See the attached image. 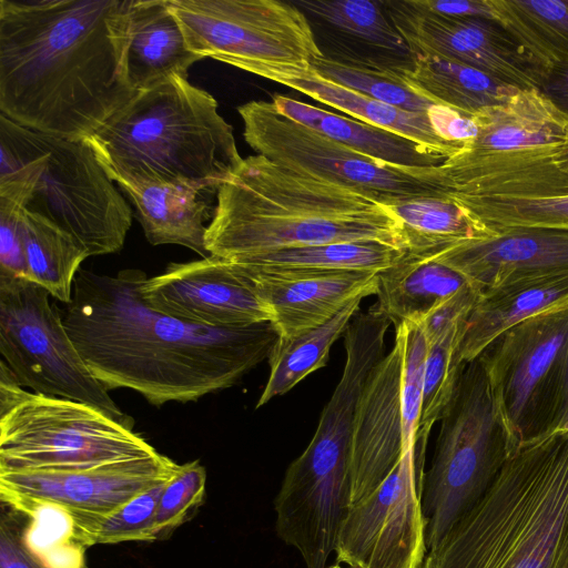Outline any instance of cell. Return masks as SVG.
<instances>
[{
	"mask_svg": "<svg viewBox=\"0 0 568 568\" xmlns=\"http://www.w3.org/2000/svg\"><path fill=\"white\" fill-rule=\"evenodd\" d=\"M141 270L103 275L80 268L63 324L93 376L151 405L196 402L237 384L268 358L280 335L273 322L209 327L150 307Z\"/></svg>",
	"mask_w": 568,
	"mask_h": 568,
	"instance_id": "cell-1",
	"label": "cell"
},
{
	"mask_svg": "<svg viewBox=\"0 0 568 568\" xmlns=\"http://www.w3.org/2000/svg\"><path fill=\"white\" fill-rule=\"evenodd\" d=\"M131 1L0 0L1 114L78 140L126 105Z\"/></svg>",
	"mask_w": 568,
	"mask_h": 568,
	"instance_id": "cell-2",
	"label": "cell"
},
{
	"mask_svg": "<svg viewBox=\"0 0 568 568\" xmlns=\"http://www.w3.org/2000/svg\"><path fill=\"white\" fill-rule=\"evenodd\" d=\"M354 241H383L406 250L402 223L386 205L260 154L243 159L220 185L205 234L210 255L227 262Z\"/></svg>",
	"mask_w": 568,
	"mask_h": 568,
	"instance_id": "cell-3",
	"label": "cell"
},
{
	"mask_svg": "<svg viewBox=\"0 0 568 568\" xmlns=\"http://www.w3.org/2000/svg\"><path fill=\"white\" fill-rule=\"evenodd\" d=\"M420 568H568V433L521 443Z\"/></svg>",
	"mask_w": 568,
	"mask_h": 568,
	"instance_id": "cell-4",
	"label": "cell"
},
{
	"mask_svg": "<svg viewBox=\"0 0 568 568\" xmlns=\"http://www.w3.org/2000/svg\"><path fill=\"white\" fill-rule=\"evenodd\" d=\"M217 106L207 91L172 75L138 92L87 140L118 184L159 182L217 192L243 161Z\"/></svg>",
	"mask_w": 568,
	"mask_h": 568,
	"instance_id": "cell-5",
	"label": "cell"
},
{
	"mask_svg": "<svg viewBox=\"0 0 568 568\" xmlns=\"http://www.w3.org/2000/svg\"><path fill=\"white\" fill-rule=\"evenodd\" d=\"M28 171L26 209L72 235L90 256L121 251L132 209L87 139L28 129L0 113V176Z\"/></svg>",
	"mask_w": 568,
	"mask_h": 568,
	"instance_id": "cell-6",
	"label": "cell"
},
{
	"mask_svg": "<svg viewBox=\"0 0 568 568\" xmlns=\"http://www.w3.org/2000/svg\"><path fill=\"white\" fill-rule=\"evenodd\" d=\"M517 447L481 362L467 363L440 418L432 466L424 474L427 550L483 497Z\"/></svg>",
	"mask_w": 568,
	"mask_h": 568,
	"instance_id": "cell-7",
	"label": "cell"
},
{
	"mask_svg": "<svg viewBox=\"0 0 568 568\" xmlns=\"http://www.w3.org/2000/svg\"><path fill=\"white\" fill-rule=\"evenodd\" d=\"M156 453L91 405L22 387L0 405V470L91 468Z\"/></svg>",
	"mask_w": 568,
	"mask_h": 568,
	"instance_id": "cell-8",
	"label": "cell"
},
{
	"mask_svg": "<svg viewBox=\"0 0 568 568\" xmlns=\"http://www.w3.org/2000/svg\"><path fill=\"white\" fill-rule=\"evenodd\" d=\"M187 49L278 82L308 70L323 53L292 1L168 0Z\"/></svg>",
	"mask_w": 568,
	"mask_h": 568,
	"instance_id": "cell-9",
	"label": "cell"
},
{
	"mask_svg": "<svg viewBox=\"0 0 568 568\" xmlns=\"http://www.w3.org/2000/svg\"><path fill=\"white\" fill-rule=\"evenodd\" d=\"M237 112L246 143L286 169L356 191L384 205L448 195L440 165L407 168L368 158L286 116L272 101H250Z\"/></svg>",
	"mask_w": 568,
	"mask_h": 568,
	"instance_id": "cell-10",
	"label": "cell"
},
{
	"mask_svg": "<svg viewBox=\"0 0 568 568\" xmlns=\"http://www.w3.org/2000/svg\"><path fill=\"white\" fill-rule=\"evenodd\" d=\"M50 294L24 278H0V354L21 386L104 412L133 428L93 376L71 339Z\"/></svg>",
	"mask_w": 568,
	"mask_h": 568,
	"instance_id": "cell-11",
	"label": "cell"
},
{
	"mask_svg": "<svg viewBox=\"0 0 568 568\" xmlns=\"http://www.w3.org/2000/svg\"><path fill=\"white\" fill-rule=\"evenodd\" d=\"M179 466L156 453L91 468L0 470V500L26 516L42 506L63 510L72 521L75 540L83 546L85 536L101 521L169 480Z\"/></svg>",
	"mask_w": 568,
	"mask_h": 568,
	"instance_id": "cell-12",
	"label": "cell"
},
{
	"mask_svg": "<svg viewBox=\"0 0 568 568\" xmlns=\"http://www.w3.org/2000/svg\"><path fill=\"white\" fill-rule=\"evenodd\" d=\"M425 450L409 448L339 528L335 555L346 568H420L427 554L422 509Z\"/></svg>",
	"mask_w": 568,
	"mask_h": 568,
	"instance_id": "cell-13",
	"label": "cell"
},
{
	"mask_svg": "<svg viewBox=\"0 0 568 568\" xmlns=\"http://www.w3.org/2000/svg\"><path fill=\"white\" fill-rule=\"evenodd\" d=\"M568 341V305L525 320L477 358L517 445L544 435L557 365Z\"/></svg>",
	"mask_w": 568,
	"mask_h": 568,
	"instance_id": "cell-14",
	"label": "cell"
},
{
	"mask_svg": "<svg viewBox=\"0 0 568 568\" xmlns=\"http://www.w3.org/2000/svg\"><path fill=\"white\" fill-rule=\"evenodd\" d=\"M383 2L416 55L459 62L518 89H540L542 69L496 19L446 16L429 10L420 0Z\"/></svg>",
	"mask_w": 568,
	"mask_h": 568,
	"instance_id": "cell-15",
	"label": "cell"
},
{
	"mask_svg": "<svg viewBox=\"0 0 568 568\" xmlns=\"http://www.w3.org/2000/svg\"><path fill=\"white\" fill-rule=\"evenodd\" d=\"M140 294L155 311L202 326L244 327L273 318L252 282L215 255L169 264L142 281Z\"/></svg>",
	"mask_w": 568,
	"mask_h": 568,
	"instance_id": "cell-16",
	"label": "cell"
},
{
	"mask_svg": "<svg viewBox=\"0 0 568 568\" xmlns=\"http://www.w3.org/2000/svg\"><path fill=\"white\" fill-rule=\"evenodd\" d=\"M402 366V343L395 335L357 403L349 450L351 506L372 493L409 449L404 442Z\"/></svg>",
	"mask_w": 568,
	"mask_h": 568,
	"instance_id": "cell-17",
	"label": "cell"
},
{
	"mask_svg": "<svg viewBox=\"0 0 568 568\" xmlns=\"http://www.w3.org/2000/svg\"><path fill=\"white\" fill-rule=\"evenodd\" d=\"M432 258L481 295L521 280L568 274V230L510 229L450 246Z\"/></svg>",
	"mask_w": 568,
	"mask_h": 568,
	"instance_id": "cell-18",
	"label": "cell"
},
{
	"mask_svg": "<svg viewBox=\"0 0 568 568\" xmlns=\"http://www.w3.org/2000/svg\"><path fill=\"white\" fill-rule=\"evenodd\" d=\"M235 266L267 304L281 338L333 318L352 300L376 294L377 273Z\"/></svg>",
	"mask_w": 568,
	"mask_h": 568,
	"instance_id": "cell-19",
	"label": "cell"
},
{
	"mask_svg": "<svg viewBox=\"0 0 568 568\" xmlns=\"http://www.w3.org/2000/svg\"><path fill=\"white\" fill-rule=\"evenodd\" d=\"M315 23L333 54L327 59L356 67L404 74L416 54L395 28L383 1L295 0ZM326 58V57H325Z\"/></svg>",
	"mask_w": 568,
	"mask_h": 568,
	"instance_id": "cell-20",
	"label": "cell"
},
{
	"mask_svg": "<svg viewBox=\"0 0 568 568\" xmlns=\"http://www.w3.org/2000/svg\"><path fill=\"white\" fill-rule=\"evenodd\" d=\"M476 138L446 165H467L561 145L568 139V115L538 89H520L508 101L474 118Z\"/></svg>",
	"mask_w": 568,
	"mask_h": 568,
	"instance_id": "cell-21",
	"label": "cell"
},
{
	"mask_svg": "<svg viewBox=\"0 0 568 568\" xmlns=\"http://www.w3.org/2000/svg\"><path fill=\"white\" fill-rule=\"evenodd\" d=\"M203 59L190 51L168 0H132L128 75L138 92L149 90L172 75L187 78L189 68Z\"/></svg>",
	"mask_w": 568,
	"mask_h": 568,
	"instance_id": "cell-22",
	"label": "cell"
},
{
	"mask_svg": "<svg viewBox=\"0 0 568 568\" xmlns=\"http://www.w3.org/2000/svg\"><path fill=\"white\" fill-rule=\"evenodd\" d=\"M568 305V274L521 280L480 296L460 343V359H476L497 337L545 311Z\"/></svg>",
	"mask_w": 568,
	"mask_h": 568,
	"instance_id": "cell-23",
	"label": "cell"
},
{
	"mask_svg": "<svg viewBox=\"0 0 568 568\" xmlns=\"http://www.w3.org/2000/svg\"><path fill=\"white\" fill-rule=\"evenodd\" d=\"M119 186L132 201L144 235L152 245L185 246L201 257L205 245L209 205L206 192L192 186L159 182H123Z\"/></svg>",
	"mask_w": 568,
	"mask_h": 568,
	"instance_id": "cell-24",
	"label": "cell"
},
{
	"mask_svg": "<svg viewBox=\"0 0 568 568\" xmlns=\"http://www.w3.org/2000/svg\"><path fill=\"white\" fill-rule=\"evenodd\" d=\"M272 102L286 116L368 158L399 166L436 168L447 159L392 131L337 115L293 98L275 94Z\"/></svg>",
	"mask_w": 568,
	"mask_h": 568,
	"instance_id": "cell-25",
	"label": "cell"
},
{
	"mask_svg": "<svg viewBox=\"0 0 568 568\" xmlns=\"http://www.w3.org/2000/svg\"><path fill=\"white\" fill-rule=\"evenodd\" d=\"M278 83L337 109L358 121L406 136L447 160L462 149L438 135L427 113L412 112L381 102L320 77L312 68L282 78Z\"/></svg>",
	"mask_w": 568,
	"mask_h": 568,
	"instance_id": "cell-26",
	"label": "cell"
},
{
	"mask_svg": "<svg viewBox=\"0 0 568 568\" xmlns=\"http://www.w3.org/2000/svg\"><path fill=\"white\" fill-rule=\"evenodd\" d=\"M377 277L375 305L395 327L405 321L420 323L442 301L467 284L443 263L408 252Z\"/></svg>",
	"mask_w": 568,
	"mask_h": 568,
	"instance_id": "cell-27",
	"label": "cell"
},
{
	"mask_svg": "<svg viewBox=\"0 0 568 568\" xmlns=\"http://www.w3.org/2000/svg\"><path fill=\"white\" fill-rule=\"evenodd\" d=\"M402 77L418 94L470 118L520 90L476 68L430 55H416L412 70Z\"/></svg>",
	"mask_w": 568,
	"mask_h": 568,
	"instance_id": "cell-28",
	"label": "cell"
},
{
	"mask_svg": "<svg viewBox=\"0 0 568 568\" xmlns=\"http://www.w3.org/2000/svg\"><path fill=\"white\" fill-rule=\"evenodd\" d=\"M400 221L406 251L433 257L456 244L495 235L449 195L386 205Z\"/></svg>",
	"mask_w": 568,
	"mask_h": 568,
	"instance_id": "cell-29",
	"label": "cell"
},
{
	"mask_svg": "<svg viewBox=\"0 0 568 568\" xmlns=\"http://www.w3.org/2000/svg\"><path fill=\"white\" fill-rule=\"evenodd\" d=\"M406 253L404 247L383 241H354L280 248L229 263L252 268L379 273L394 265Z\"/></svg>",
	"mask_w": 568,
	"mask_h": 568,
	"instance_id": "cell-30",
	"label": "cell"
},
{
	"mask_svg": "<svg viewBox=\"0 0 568 568\" xmlns=\"http://www.w3.org/2000/svg\"><path fill=\"white\" fill-rule=\"evenodd\" d=\"M364 298L352 300L323 325L291 338L278 337L267 358L270 374L256 408L284 395L310 374L326 366L332 345L344 335Z\"/></svg>",
	"mask_w": 568,
	"mask_h": 568,
	"instance_id": "cell-31",
	"label": "cell"
},
{
	"mask_svg": "<svg viewBox=\"0 0 568 568\" xmlns=\"http://www.w3.org/2000/svg\"><path fill=\"white\" fill-rule=\"evenodd\" d=\"M22 232L27 280L62 304H68L81 263L90 256L88 250L51 221L27 209Z\"/></svg>",
	"mask_w": 568,
	"mask_h": 568,
	"instance_id": "cell-32",
	"label": "cell"
},
{
	"mask_svg": "<svg viewBox=\"0 0 568 568\" xmlns=\"http://www.w3.org/2000/svg\"><path fill=\"white\" fill-rule=\"evenodd\" d=\"M495 19L542 69L568 62V0H490Z\"/></svg>",
	"mask_w": 568,
	"mask_h": 568,
	"instance_id": "cell-33",
	"label": "cell"
},
{
	"mask_svg": "<svg viewBox=\"0 0 568 568\" xmlns=\"http://www.w3.org/2000/svg\"><path fill=\"white\" fill-rule=\"evenodd\" d=\"M448 195L491 233L521 227L568 230V193L547 197Z\"/></svg>",
	"mask_w": 568,
	"mask_h": 568,
	"instance_id": "cell-34",
	"label": "cell"
},
{
	"mask_svg": "<svg viewBox=\"0 0 568 568\" xmlns=\"http://www.w3.org/2000/svg\"><path fill=\"white\" fill-rule=\"evenodd\" d=\"M466 323L456 324L428 345L417 432V445L423 447L427 445L433 426L440 420L452 402L466 366L459 354Z\"/></svg>",
	"mask_w": 568,
	"mask_h": 568,
	"instance_id": "cell-35",
	"label": "cell"
},
{
	"mask_svg": "<svg viewBox=\"0 0 568 568\" xmlns=\"http://www.w3.org/2000/svg\"><path fill=\"white\" fill-rule=\"evenodd\" d=\"M320 77L396 108L427 113L435 102L415 92L400 74L356 67L322 57L311 67Z\"/></svg>",
	"mask_w": 568,
	"mask_h": 568,
	"instance_id": "cell-36",
	"label": "cell"
},
{
	"mask_svg": "<svg viewBox=\"0 0 568 568\" xmlns=\"http://www.w3.org/2000/svg\"><path fill=\"white\" fill-rule=\"evenodd\" d=\"M506 195L547 197L568 193V139L559 146L521 158L501 169Z\"/></svg>",
	"mask_w": 568,
	"mask_h": 568,
	"instance_id": "cell-37",
	"label": "cell"
},
{
	"mask_svg": "<svg viewBox=\"0 0 568 568\" xmlns=\"http://www.w3.org/2000/svg\"><path fill=\"white\" fill-rule=\"evenodd\" d=\"M395 335L399 337L403 351L400 400L404 442L407 448H412L417 446L428 344L417 322L400 323Z\"/></svg>",
	"mask_w": 568,
	"mask_h": 568,
	"instance_id": "cell-38",
	"label": "cell"
},
{
	"mask_svg": "<svg viewBox=\"0 0 568 568\" xmlns=\"http://www.w3.org/2000/svg\"><path fill=\"white\" fill-rule=\"evenodd\" d=\"M206 470L199 460L179 466L164 485L153 528L155 540L166 538L194 514L205 495Z\"/></svg>",
	"mask_w": 568,
	"mask_h": 568,
	"instance_id": "cell-39",
	"label": "cell"
},
{
	"mask_svg": "<svg viewBox=\"0 0 568 568\" xmlns=\"http://www.w3.org/2000/svg\"><path fill=\"white\" fill-rule=\"evenodd\" d=\"M172 478V477H171ZM170 478V479H171ZM164 481L131 499L83 539L85 548L126 541H155L153 528Z\"/></svg>",
	"mask_w": 568,
	"mask_h": 568,
	"instance_id": "cell-40",
	"label": "cell"
},
{
	"mask_svg": "<svg viewBox=\"0 0 568 568\" xmlns=\"http://www.w3.org/2000/svg\"><path fill=\"white\" fill-rule=\"evenodd\" d=\"M30 196L20 184H0V278L27 280L22 219Z\"/></svg>",
	"mask_w": 568,
	"mask_h": 568,
	"instance_id": "cell-41",
	"label": "cell"
},
{
	"mask_svg": "<svg viewBox=\"0 0 568 568\" xmlns=\"http://www.w3.org/2000/svg\"><path fill=\"white\" fill-rule=\"evenodd\" d=\"M27 516L4 504L0 514V568H49L26 539Z\"/></svg>",
	"mask_w": 568,
	"mask_h": 568,
	"instance_id": "cell-42",
	"label": "cell"
},
{
	"mask_svg": "<svg viewBox=\"0 0 568 568\" xmlns=\"http://www.w3.org/2000/svg\"><path fill=\"white\" fill-rule=\"evenodd\" d=\"M479 298V292L467 283L435 306L419 323L427 344H433L450 327L467 321Z\"/></svg>",
	"mask_w": 568,
	"mask_h": 568,
	"instance_id": "cell-43",
	"label": "cell"
},
{
	"mask_svg": "<svg viewBox=\"0 0 568 568\" xmlns=\"http://www.w3.org/2000/svg\"><path fill=\"white\" fill-rule=\"evenodd\" d=\"M554 432L568 433V341L557 365L546 409L544 435Z\"/></svg>",
	"mask_w": 568,
	"mask_h": 568,
	"instance_id": "cell-44",
	"label": "cell"
},
{
	"mask_svg": "<svg viewBox=\"0 0 568 568\" xmlns=\"http://www.w3.org/2000/svg\"><path fill=\"white\" fill-rule=\"evenodd\" d=\"M422 3L437 13L459 18L495 19L490 0H420Z\"/></svg>",
	"mask_w": 568,
	"mask_h": 568,
	"instance_id": "cell-45",
	"label": "cell"
},
{
	"mask_svg": "<svg viewBox=\"0 0 568 568\" xmlns=\"http://www.w3.org/2000/svg\"><path fill=\"white\" fill-rule=\"evenodd\" d=\"M539 90L568 115V62L555 63L547 68Z\"/></svg>",
	"mask_w": 568,
	"mask_h": 568,
	"instance_id": "cell-46",
	"label": "cell"
},
{
	"mask_svg": "<svg viewBox=\"0 0 568 568\" xmlns=\"http://www.w3.org/2000/svg\"><path fill=\"white\" fill-rule=\"evenodd\" d=\"M326 568H342V566L335 565V566H331V567H326Z\"/></svg>",
	"mask_w": 568,
	"mask_h": 568,
	"instance_id": "cell-47",
	"label": "cell"
}]
</instances>
